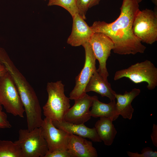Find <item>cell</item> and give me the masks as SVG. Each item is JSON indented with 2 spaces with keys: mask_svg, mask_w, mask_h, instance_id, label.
<instances>
[{
  "mask_svg": "<svg viewBox=\"0 0 157 157\" xmlns=\"http://www.w3.org/2000/svg\"><path fill=\"white\" fill-rule=\"evenodd\" d=\"M136 0H123L120 14L114 22L95 21L90 26L94 33L106 35L113 42V52L119 55L143 53L146 47L134 34L133 26L135 17L140 10Z\"/></svg>",
  "mask_w": 157,
  "mask_h": 157,
  "instance_id": "1",
  "label": "cell"
},
{
  "mask_svg": "<svg viewBox=\"0 0 157 157\" xmlns=\"http://www.w3.org/2000/svg\"><path fill=\"white\" fill-rule=\"evenodd\" d=\"M12 78L26 114L27 129L31 131L40 127L43 120L42 109L34 89L21 73L15 74Z\"/></svg>",
  "mask_w": 157,
  "mask_h": 157,
  "instance_id": "2",
  "label": "cell"
},
{
  "mask_svg": "<svg viewBox=\"0 0 157 157\" xmlns=\"http://www.w3.org/2000/svg\"><path fill=\"white\" fill-rule=\"evenodd\" d=\"M48 99L43 107L46 117L52 121L60 122L70 108V99L64 94V85L61 81L47 83Z\"/></svg>",
  "mask_w": 157,
  "mask_h": 157,
  "instance_id": "3",
  "label": "cell"
},
{
  "mask_svg": "<svg viewBox=\"0 0 157 157\" xmlns=\"http://www.w3.org/2000/svg\"><path fill=\"white\" fill-rule=\"evenodd\" d=\"M123 77L128 78L135 83L146 82L147 88L152 90L157 86V68L150 61L146 60L117 71L114 79L116 81Z\"/></svg>",
  "mask_w": 157,
  "mask_h": 157,
  "instance_id": "4",
  "label": "cell"
},
{
  "mask_svg": "<svg viewBox=\"0 0 157 157\" xmlns=\"http://www.w3.org/2000/svg\"><path fill=\"white\" fill-rule=\"evenodd\" d=\"M14 142L21 148L23 157H44L48 151L41 126L31 131L19 129L18 139Z\"/></svg>",
  "mask_w": 157,
  "mask_h": 157,
  "instance_id": "5",
  "label": "cell"
},
{
  "mask_svg": "<svg viewBox=\"0 0 157 157\" xmlns=\"http://www.w3.org/2000/svg\"><path fill=\"white\" fill-rule=\"evenodd\" d=\"M133 30L141 42L150 44L154 43L157 40V10H139L135 17Z\"/></svg>",
  "mask_w": 157,
  "mask_h": 157,
  "instance_id": "6",
  "label": "cell"
},
{
  "mask_svg": "<svg viewBox=\"0 0 157 157\" xmlns=\"http://www.w3.org/2000/svg\"><path fill=\"white\" fill-rule=\"evenodd\" d=\"M0 105L13 116L24 117L25 110L19 93L7 72L0 78Z\"/></svg>",
  "mask_w": 157,
  "mask_h": 157,
  "instance_id": "7",
  "label": "cell"
},
{
  "mask_svg": "<svg viewBox=\"0 0 157 157\" xmlns=\"http://www.w3.org/2000/svg\"><path fill=\"white\" fill-rule=\"evenodd\" d=\"M82 46L85 51V63L83 68L76 77L75 85L69 94V98L70 99L74 100L85 95L86 94L85 91L86 86L97 69L96 59L89 42Z\"/></svg>",
  "mask_w": 157,
  "mask_h": 157,
  "instance_id": "8",
  "label": "cell"
},
{
  "mask_svg": "<svg viewBox=\"0 0 157 157\" xmlns=\"http://www.w3.org/2000/svg\"><path fill=\"white\" fill-rule=\"evenodd\" d=\"M96 59L99 63L97 70L106 81L109 74L106 68V61L110 56L111 51L114 47V43L106 35L101 33H94L89 41Z\"/></svg>",
  "mask_w": 157,
  "mask_h": 157,
  "instance_id": "9",
  "label": "cell"
},
{
  "mask_svg": "<svg viewBox=\"0 0 157 157\" xmlns=\"http://www.w3.org/2000/svg\"><path fill=\"white\" fill-rule=\"evenodd\" d=\"M41 127L47 144L48 152L67 149L69 133L56 127L52 120L46 117Z\"/></svg>",
  "mask_w": 157,
  "mask_h": 157,
  "instance_id": "10",
  "label": "cell"
},
{
  "mask_svg": "<svg viewBox=\"0 0 157 157\" xmlns=\"http://www.w3.org/2000/svg\"><path fill=\"white\" fill-rule=\"evenodd\" d=\"M98 97L86 94L84 97L74 100L75 103L66 113L64 120L76 124H84L91 118L89 108L93 100Z\"/></svg>",
  "mask_w": 157,
  "mask_h": 157,
  "instance_id": "11",
  "label": "cell"
},
{
  "mask_svg": "<svg viewBox=\"0 0 157 157\" xmlns=\"http://www.w3.org/2000/svg\"><path fill=\"white\" fill-rule=\"evenodd\" d=\"M72 17V31L67 38V43L73 47L82 45L89 42L94 32L79 13Z\"/></svg>",
  "mask_w": 157,
  "mask_h": 157,
  "instance_id": "12",
  "label": "cell"
},
{
  "mask_svg": "<svg viewBox=\"0 0 157 157\" xmlns=\"http://www.w3.org/2000/svg\"><path fill=\"white\" fill-rule=\"evenodd\" d=\"M67 150L71 157H97L98 154L92 142L85 138L70 134Z\"/></svg>",
  "mask_w": 157,
  "mask_h": 157,
  "instance_id": "13",
  "label": "cell"
},
{
  "mask_svg": "<svg viewBox=\"0 0 157 157\" xmlns=\"http://www.w3.org/2000/svg\"><path fill=\"white\" fill-rule=\"evenodd\" d=\"M52 122L56 128L63 129L70 134L88 138L94 142L102 141L95 127L91 128L86 126L84 124H74L64 120L60 122L52 121Z\"/></svg>",
  "mask_w": 157,
  "mask_h": 157,
  "instance_id": "14",
  "label": "cell"
},
{
  "mask_svg": "<svg viewBox=\"0 0 157 157\" xmlns=\"http://www.w3.org/2000/svg\"><path fill=\"white\" fill-rule=\"evenodd\" d=\"M140 90L135 88L130 91H126L123 94L116 93L115 97L116 110L119 115L124 119L131 120L132 117L134 109L131 105L133 99L140 93Z\"/></svg>",
  "mask_w": 157,
  "mask_h": 157,
  "instance_id": "15",
  "label": "cell"
},
{
  "mask_svg": "<svg viewBox=\"0 0 157 157\" xmlns=\"http://www.w3.org/2000/svg\"><path fill=\"white\" fill-rule=\"evenodd\" d=\"M86 92H94L102 97H106L112 101L115 100L116 92L112 88L110 84L105 81L96 70L94 73L87 85Z\"/></svg>",
  "mask_w": 157,
  "mask_h": 157,
  "instance_id": "16",
  "label": "cell"
},
{
  "mask_svg": "<svg viewBox=\"0 0 157 157\" xmlns=\"http://www.w3.org/2000/svg\"><path fill=\"white\" fill-rule=\"evenodd\" d=\"M113 121L109 118L101 117L95 124L99 138L106 145L110 146L112 144L117 133Z\"/></svg>",
  "mask_w": 157,
  "mask_h": 157,
  "instance_id": "17",
  "label": "cell"
},
{
  "mask_svg": "<svg viewBox=\"0 0 157 157\" xmlns=\"http://www.w3.org/2000/svg\"><path fill=\"white\" fill-rule=\"evenodd\" d=\"M91 107L90 110L91 117H105L114 121L119 116L116 110L115 100L106 104L99 101L97 97L93 100Z\"/></svg>",
  "mask_w": 157,
  "mask_h": 157,
  "instance_id": "18",
  "label": "cell"
},
{
  "mask_svg": "<svg viewBox=\"0 0 157 157\" xmlns=\"http://www.w3.org/2000/svg\"><path fill=\"white\" fill-rule=\"evenodd\" d=\"M0 157H23L21 148L15 142L0 140Z\"/></svg>",
  "mask_w": 157,
  "mask_h": 157,
  "instance_id": "19",
  "label": "cell"
},
{
  "mask_svg": "<svg viewBox=\"0 0 157 157\" xmlns=\"http://www.w3.org/2000/svg\"><path fill=\"white\" fill-rule=\"evenodd\" d=\"M48 6H58L67 10L72 17L79 13L75 0H48Z\"/></svg>",
  "mask_w": 157,
  "mask_h": 157,
  "instance_id": "20",
  "label": "cell"
},
{
  "mask_svg": "<svg viewBox=\"0 0 157 157\" xmlns=\"http://www.w3.org/2000/svg\"><path fill=\"white\" fill-rule=\"evenodd\" d=\"M127 154L130 157H157V151H154L152 148L149 147H145L141 151V153L138 152L134 153L127 151Z\"/></svg>",
  "mask_w": 157,
  "mask_h": 157,
  "instance_id": "21",
  "label": "cell"
},
{
  "mask_svg": "<svg viewBox=\"0 0 157 157\" xmlns=\"http://www.w3.org/2000/svg\"><path fill=\"white\" fill-rule=\"evenodd\" d=\"M79 14L84 19H86V14L89 8L91 0H75Z\"/></svg>",
  "mask_w": 157,
  "mask_h": 157,
  "instance_id": "22",
  "label": "cell"
},
{
  "mask_svg": "<svg viewBox=\"0 0 157 157\" xmlns=\"http://www.w3.org/2000/svg\"><path fill=\"white\" fill-rule=\"evenodd\" d=\"M11 127L6 114L2 110V106L0 105V129L10 128Z\"/></svg>",
  "mask_w": 157,
  "mask_h": 157,
  "instance_id": "23",
  "label": "cell"
},
{
  "mask_svg": "<svg viewBox=\"0 0 157 157\" xmlns=\"http://www.w3.org/2000/svg\"><path fill=\"white\" fill-rule=\"evenodd\" d=\"M44 157H71V156L68 150L67 149L51 152L48 151Z\"/></svg>",
  "mask_w": 157,
  "mask_h": 157,
  "instance_id": "24",
  "label": "cell"
},
{
  "mask_svg": "<svg viewBox=\"0 0 157 157\" xmlns=\"http://www.w3.org/2000/svg\"><path fill=\"white\" fill-rule=\"evenodd\" d=\"M151 137L153 144L157 147V125L153 124L152 132L151 135Z\"/></svg>",
  "mask_w": 157,
  "mask_h": 157,
  "instance_id": "25",
  "label": "cell"
},
{
  "mask_svg": "<svg viewBox=\"0 0 157 157\" xmlns=\"http://www.w3.org/2000/svg\"><path fill=\"white\" fill-rule=\"evenodd\" d=\"M7 72L5 67L0 62V78Z\"/></svg>",
  "mask_w": 157,
  "mask_h": 157,
  "instance_id": "26",
  "label": "cell"
},
{
  "mask_svg": "<svg viewBox=\"0 0 157 157\" xmlns=\"http://www.w3.org/2000/svg\"><path fill=\"white\" fill-rule=\"evenodd\" d=\"M101 0H91L89 8L98 5Z\"/></svg>",
  "mask_w": 157,
  "mask_h": 157,
  "instance_id": "27",
  "label": "cell"
},
{
  "mask_svg": "<svg viewBox=\"0 0 157 157\" xmlns=\"http://www.w3.org/2000/svg\"><path fill=\"white\" fill-rule=\"evenodd\" d=\"M153 3L154 4L155 6H157V0H151Z\"/></svg>",
  "mask_w": 157,
  "mask_h": 157,
  "instance_id": "28",
  "label": "cell"
},
{
  "mask_svg": "<svg viewBox=\"0 0 157 157\" xmlns=\"http://www.w3.org/2000/svg\"><path fill=\"white\" fill-rule=\"evenodd\" d=\"M138 3H140L142 0H136Z\"/></svg>",
  "mask_w": 157,
  "mask_h": 157,
  "instance_id": "29",
  "label": "cell"
},
{
  "mask_svg": "<svg viewBox=\"0 0 157 157\" xmlns=\"http://www.w3.org/2000/svg\"><path fill=\"white\" fill-rule=\"evenodd\" d=\"M44 0V1H46V0Z\"/></svg>",
  "mask_w": 157,
  "mask_h": 157,
  "instance_id": "30",
  "label": "cell"
}]
</instances>
